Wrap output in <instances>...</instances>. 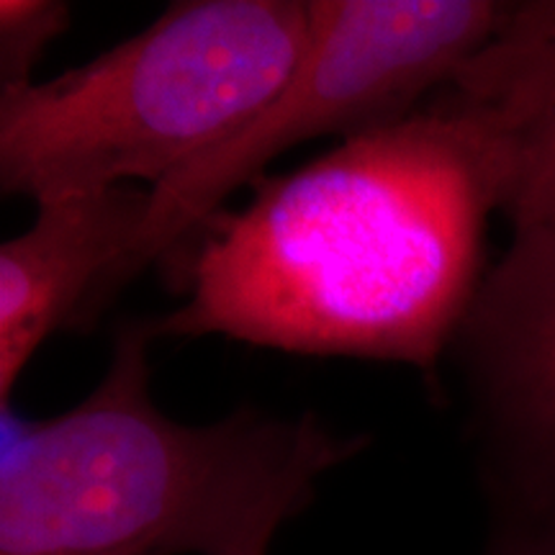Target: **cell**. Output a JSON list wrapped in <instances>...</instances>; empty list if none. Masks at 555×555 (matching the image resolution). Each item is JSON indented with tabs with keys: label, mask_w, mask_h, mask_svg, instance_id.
Returning a JSON list of instances; mask_svg holds the SVG:
<instances>
[{
	"label": "cell",
	"mask_w": 555,
	"mask_h": 555,
	"mask_svg": "<svg viewBox=\"0 0 555 555\" xmlns=\"http://www.w3.org/2000/svg\"><path fill=\"white\" fill-rule=\"evenodd\" d=\"M504 139L455 82L214 214L170 268L185 301L152 339L221 335L433 373L481 286L506 198Z\"/></svg>",
	"instance_id": "cell-1"
},
{
	"label": "cell",
	"mask_w": 555,
	"mask_h": 555,
	"mask_svg": "<svg viewBox=\"0 0 555 555\" xmlns=\"http://www.w3.org/2000/svg\"><path fill=\"white\" fill-rule=\"evenodd\" d=\"M152 343L147 319L124 322L99 386L50 420L0 406V555H232L365 448L311 414L172 420L150 391Z\"/></svg>",
	"instance_id": "cell-2"
},
{
	"label": "cell",
	"mask_w": 555,
	"mask_h": 555,
	"mask_svg": "<svg viewBox=\"0 0 555 555\" xmlns=\"http://www.w3.org/2000/svg\"><path fill=\"white\" fill-rule=\"evenodd\" d=\"M309 39V0H178L86 65L0 88L3 193L157 189L258 119Z\"/></svg>",
	"instance_id": "cell-3"
},
{
	"label": "cell",
	"mask_w": 555,
	"mask_h": 555,
	"mask_svg": "<svg viewBox=\"0 0 555 555\" xmlns=\"http://www.w3.org/2000/svg\"><path fill=\"white\" fill-rule=\"evenodd\" d=\"M311 39L281 93L237 137L152 191L147 221L116 288L170 262L234 191L309 139L401 121L496 37L509 3L491 0H309Z\"/></svg>",
	"instance_id": "cell-4"
},
{
	"label": "cell",
	"mask_w": 555,
	"mask_h": 555,
	"mask_svg": "<svg viewBox=\"0 0 555 555\" xmlns=\"http://www.w3.org/2000/svg\"><path fill=\"white\" fill-rule=\"evenodd\" d=\"M453 347L496 515L555 519V227L515 232Z\"/></svg>",
	"instance_id": "cell-5"
},
{
	"label": "cell",
	"mask_w": 555,
	"mask_h": 555,
	"mask_svg": "<svg viewBox=\"0 0 555 555\" xmlns=\"http://www.w3.org/2000/svg\"><path fill=\"white\" fill-rule=\"evenodd\" d=\"M152 191L73 193L37 204L26 232L0 247V406L57 330L90 322L147 221Z\"/></svg>",
	"instance_id": "cell-6"
},
{
	"label": "cell",
	"mask_w": 555,
	"mask_h": 555,
	"mask_svg": "<svg viewBox=\"0 0 555 555\" xmlns=\"http://www.w3.org/2000/svg\"><path fill=\"white\" fill-rule=\"evenodd\" d=\"M453 82L504 139L512 232L555 227V0L509 3L502 29Z\"/></svg>",
	"instance_id": "cell-7"
},
{
	"label": "cell",
	"mask_w": 555,
	"mask_h": 555,
	"mask_svg": "<svg viewBox=\"0 0 555 555\" xmlns=\"http://www.w3.org/2000/svg\"><path fill=\"white\" fill-rule=\"evenodd\" d=\"M65 0H0V88L29 86L44 50L69 29Z\"/></svg>",
	"instance_id": "cell-8"
},
{
	"label": "cell",
	"mask_w": 555,
	"mask_h": 555,
	"mask_svg": "<svg viewBox=\"0 0 555 555\" xmlns=\"http://www.w3.org/2000/svg\"><path fill=\"white\" fill-rule=\"evenodd\" d=\"M486 555H555V519L499 517Z\"/></svg>",
	"instance_id": "cell-9"
},
{
	"label": "cell",
	"mask_w": 555,
	"mask_h": 555,
	"mask_svg": "<svg viewBox=\"0 0 555 555\" xmlns=\"http://www.w3.org/2000/svg\"><path fill=\"white\" fill-rule=\"evenodd\" d=\"M270 543H273V538H260V540H253V543L240 547L237 553L232 555H268L270 553Z\"/></svg>",
	"instance_id": "cell-10"
}]
</instances>
